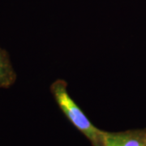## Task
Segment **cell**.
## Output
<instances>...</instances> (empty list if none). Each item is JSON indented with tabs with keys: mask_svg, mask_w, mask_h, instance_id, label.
<instances>
[{
	"mask_svg": "<svg viewBox=\"0 0 146 146\" xmlns=\"http://www.w3.org/2000/svg\"><path fill=\"white\" fill-rule=\"evenodd\" d=\"M16 72L8 53L0 47V88L8 89L11 87L16 82Z\"/></svg>",
	"mask_w": 146,
	"mask_h": 146,
	"instance_id": "obj_3",
	"label": "cell"
},
{
	"mask_svg": "<svg viewBox=\"0 0 146 146\" xmlns=\"http://www.w3.org/2000/svg\"><path fill=\"white\" fill-rule=\"evenodd\" d=\"M50 91L60 110L72 125L89 140L93 146H103L104 131L98 129L75 102L68 92V84L63 80H55Z\"/></svg>",
	"mask_w": 146,
	"mask_h": 146,
	"instance_id": "obj_1",
	"label": "cell"
},
{
	"mask_svg": "<svg viewBox=\"0 0 146 146\" xmlns=\"http://www.w3.org/2000/svg\"><path fill=\"white\" fill-rule=\"evenodd\" d=\"M103 146H146V133L140 131H104Z\"/></svg>",
	"mask_w": 146,
	"mask_h": 146,
	"instance_id": "obj_2",
	"label": "cell"
}]
</instances>
